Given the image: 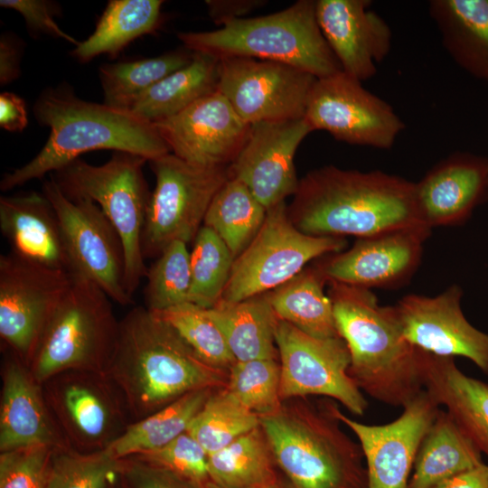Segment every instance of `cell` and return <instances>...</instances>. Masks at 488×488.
<instances>
[{
  "label": "cell",
  "mask_w": 488,
  "mask_h": 488,
  "mask_svg": "<svg viewBox=\"0 0 488 488\" xmlns=\"http://www.w3.org/2000/svg\"><path fill=\"white\" fill-rule=\"evenodd\" d=\"M220 59L193 52L192 61L138 97L129 110L155 124L218 90Z\"/></svg>",
  "instance_id": "f546056e"
},
{
  "label": "cell",
  "mask_w": 488,
  "mask_h": 488,
  "mask_svg": "<svg viewBox=\"0 0 488 488\" xmlns=\"http://www.w3.org/2000/svg\"><path fill=\"white\" fill-rule=\"evenodd\" d=\"M122 478L128 488H208L164 467L137 459H122Z\"/></svg>",
  "instance_id": "f6af8a7d"
},
{
  "label": "cell",
  "mask_w": 488,
  "mask_h": 488,
  "mask_svg": "<svg viewBox=\"0 0 488 488\" xmlns=\"http://www.w3.org/2000/svg\"><path fill=\"white\" fill-rule=\"evenodd\" d=\"M132 457L164 467L202 484L211 482L209 455L187 432L160 448Z\"/></svg>",
  "instance_id": "7bdbcfd3"
},
{
  "label": "cell",
  "mask_w": 488,
  "mask_h": 488,
  "mask_svg": "<svg viewBox=\"0 0 488 488\" xmlns=\"http://www.w3.org/2000/svg\"><path fill=\"white\" fill-rule=\"evenodd\" d=\"M370 0H318L315 14L321 32L346 74L366 80L377 72L391 49L386 21L369 9Z\"/></svg>",
  "instance_id": "7402d4cb"
},
{
  "label": "cell",
  "mask_w": 488,
  "mask_h": 488,
  "mask_svg": "<svg viewBox=\"0 0 488 488\" xmlns=\"http://www.w3.org/2000/svg\"><path fill=\"white\" fill-rule=\"evenodd\" d=\"M0 5L19 13L29 31L63 39L77 46L80 42L61 30L55 20L59 12L56 4L47 0H1Z\"/></svg>",
  "instance_id": "bcb514c9"
},
{
  "label": "cell",
  "mask_w": 488,
  "mask_h": 488,
  "mask_svg": "<svg viewBox=\"0 0 488 488\" xmlns=\"http://www.w3.org/2000/svg\"><path fill=\"white\" fill-rule=\"evenodd\" d=\"M33 114L50 136L31 161L4 174L3 192L52 174L89 151L130 153L147 161L171 153L154 124L130 110L83 100L69 86L42 91Z\"/></svg>",
  "instance_id": "3957f363"
},
{
  "label": "cell",
  "mask_w": 488,
  "mask_h": 488,
  "mask_svg": "<svg viewBox=\"0 0 488 488\" xmlns=\"http://www.w3.org/2000/svg\"><path fill=\"white\" fill-rule=\"evenodd\" d=\"M433 488H488V465L482 463L454 475Z\"/></svg>",
  "instance_id": "f907efd6"
},
{
  "label": "cell",
  "mask_w": 488,
  "mask_h": 488,
  "mask_svg": "<svg viewBox=\"0 0 488 488\" xmlns=\"http://www.w3.org/2000/svg\"><path fill=\"white\" fill-rule=\"evenodd\" d=\"M216 389L189 392L145 418L132 422L108 447L118 459L160 448L187 432Z\"/></svg>",
  "instance_id": "836d02e7"
},
{
  "label": "cell",
  "mask_w": 488,
  "mask_h": 488,
  "mask_svg": "<svg viewBox=\"0 0 488 488\" xmlns=\"http://www.w3.org/2000/svg\"><path fill=\"white\" fill-rule=\"evenodd\" d=\"M111 301L93 281L71 273L27 365L39 383L67 371L107 373L119 330Z\"/></svg>",
  "instance_id": "52a82bcc"
},
{
  "label": "cell",
  "mask_w": 488,
  "mask_h": 488,
  "mask_svg": "<svg viewBox=\"0 0 488 488\" xmlns=\"http://www.w3.org/2000/svg\"><path fill=\"white\" fill-rule=\"evenodd\" d=\"M304 118L312 130H324L351 145L390 149L405 124L392 107L343 70L318 78Z\"/></svg>",
  "instance_id": "5bb4252c"
},
{
  "label": "cell",
  "mask_w": 488,
  "mask_h": 488,
  "mask_svg": "<svg viewBox=\"0 0 488 488\" xmlns=\"http://www.w3.org/2000/svg\"><path fill=\"white\" fill-rule=\"evenodd\" d=\"M209 312L236 361L278 360L275 336L277 317L267 293L238 302L220 300Z\"/></svg>",
  "instance_id": "f1b7e54d"
},
{
  "label": "cell",
  "mask_w": 488,
  "mask_h": 488,
  "mask_svg": "<svg viewBox=\"0 0 488 488\" xmlns=\"http://www.w3.org/2000/svg\"><path fill=\"white\" fill-rule=\"evenodd\" d=\"M177 37L186 49L218 59L271 61L317 79L343 70L321 32L312 0H299L268 15L236 19L213 31L181 32Z\"/></svg>",
  "instance_id": "8992f818"
},
{
  "label": "cell",
  "mask_w": 488,
  "mask_h": 488,
  "mask_svg": "<svg viewBox=\"0 0 488 488\" xmlns=\"http://www.w3.org/2000/svg\"><path fill=\"white\" fill-rule=\"evenodd\" d=\"M1 378L0 452L31 446L68 448L47 406L42 384L26 363L6 348Z\"/></svg>",
  "instance_id": "603a6c76"
},
{
  "label": "cell",
  "mask_w": 488,
  "mask_h": 488,
  "mask_svg": "<svg viewBox=\"0 0 488 488\" xmlns=\"http://www.w3.org/2000/svg\"><path fill=\"white\" fill-rule=\"evenodd\" d=\"M345 238L313 236L291 221L283 202L267 210L250 243L234 259L222 301L238 302L285 284L312 260L344 250Z\"/></svg>",
  "instance_id": "30bf717a"
},
{
  "label": "cell",
  "mask_w": 488,
  "mask_h": 488,
  "mask_svg": "<svg viewBox=\"0 0 488 488\" xmlns=\"http://www.w3.org/2000/svg\"><path fill=\"white\" fill-rule=\"evenodd\" d=\"M210 483L217 488H256L276 483L277 464L259 425L209 455Z\"/></svg>",
  "instance_id": "d6a6232c"
},
{
  "label": "cell",
  "mask_w": 488,
  "mask_h": 488,
  "mask_svg": "<svg viewBox=\"0 0 488 488\" xmlns=\"http://www.w3.org/2000/svg\"><path fill=\"white\" fill-rule=\"evenodd\" d=\"M193 52L176 50L159 56L100 66L99 78L104 103L129 110L135 100L172 72L184 67Z\"/></svg>",
  "instance_id": "d590c367"
},
{
  "label": "cell",
  "mask_w": 488,
  "mask_h": 488,
  "mask_svg": "<svg viewBox=\"0 0 488 488\" xmlns=\"http://www.w3.org/2000/svg\"><path fill=\"white\" fill-rule=\"evenodd\" d=\"M276 344L280 366L282 401L321 396L362 416L368 402L349 375L351 356L340 337L315 338L277 318Z\"/></svg>",
  "instance_id": "4fadbf2b"
},
{
  "label": "cell",
  "mask_w": 488,
  "mask_h": 488,
  "mask_svg": "<svg viewBox=\"0 0 488 488\" xmlns=\"http://www.w3.org/2000/svg\"><path fill=\"white\" fill-rule=\"evenodd\" d=\"M311 132L304 117L251 125L245 145L228 166L229 177L243 183L267 210L286 202L298 188L296 152Z\"/></svg>",
  "instance_id": "44dd1931"
},
{
  "label": "cell",
  "mask_w": 488,
  "mask_h": 488,
  "mask_svg": "<svg viewBox=\"0 0 488 488\" xmlns=\"http://www.w3.org/2000/svg\"><path fill=\"white\" fill-rule=\"evenodd\" d=\"M287 213L299 230L322 237L360 239L425 226L417 210L415 183L381 171L333 165L299 180Z\"/></svg>",
  "instance_id": "6da1fadb"
},
{
  "label": "cell",
  "mask_w": 488,
  "mask_h": 488,
  "mask_svg": "<svg viewBox=\"0 0 488 488\" xmlns=\"http://www.w3.org/2000/svg\"><path fill=\"white\" fill-rule=\"evenodd\" d=\"M42 192L58 216L70 273L90 279L121 305L133 304L125 285L123 242L102 210L91 200L69 198L52 176Z\"/></svg>",
  "instance_id": "7c38bea8"
},
{
  "label": "cell",
  "mask_w": 488,
  "mask_h": 488,
  "mask_svg": "<svg viewBox=\"0 0 488 488\" xmlns=\"http://www.w3.org/2000/svg\"><path fill=\"white\" fill-rule=\"evenodd\" d=\"M267 209L240 181L229 178L213 198L203 226L213 230L236 258L260 230Z\"/></svg>",
  "instance_id": "e575fe53"
},
{
  "label": "cell",
  "mask_w": 488,
  "mask_h": 488,
  "mask_svg": "<svg viewBox=\"0 0 488 488\" xmlns=\"http://www.w3.org/2000/svg\"><path fill=\"white\" fill-rule=\"evenodd\" d=\"M234 259L221 239L210 228L202 226L190 251L189 303L203 308L213 307L221 299Z\"/></svg>",
  "instance_id": "74e56055"
},
{
  "label": "cell",
  "mask_w": 488,
  "mask_h": 488,
  "mask_svg": "<svg viewBox=\"0 0 488 488\" xmlns=\"http://www.w3.org/2000/svg\"><path fill=\"white\" fill-rule=\"evenodd\" d=\"M71 282V273L0 256V338L28 365L41 335Z\"/></svg>",
  "instance_id": "9a60e30c"
},
{
  "label": "cell",
  "mask_w": 488,
  "mask_h": 488,
  "mask_svg": "<svg viewBox=\"0 0 488 488\" xmlns=\"http://www.w3.org/2000/svg\"><path fill=\"white\" fill-rule=\"evenodd\" d=\"M462 296V288L453 285L433 297L407 295L393 306L412 346L440 357L466 358L488 375V333L466 319Z\"/></svg>",
  "instance_id": "ac0fdd59"
},
{
  "label": "cell",
  "mask_w": 488,
  "mask_h": 488,
  "mask_svg": "<svg viewBox=\"0 0 488 488\" xmlns=\"http://www.w3.org/2000/svg\"><path fill=\"white\" fill-rule=\"evenodd\" d=\"M418 350L424 389L488 457V383L465 374L454 358Z\"/></svg>",
  "instance_id": "484cf974"
},
{
  "label": "cell",
  "mask_w": 488,
  "mask_h": 488,
  "mask_svg": "<svg viewBox=\"0 0 488 488\" xmlns=\"http://www.w3.org/2000/svg\"><path fill=\"white\" fill-rule=\"evenodd\" d=\"M259 425L257 414L244 407L226 388H220L211 392L187 433L211 455Z\"/></svg>",
  "instance_id": "8d00e7d4"
},
{
  "label": "cell",
  "mask_w": 488,
  "mask_h": 488,
  "mask_svg": "<svg viewBox=\"0 0 488 488\" xmlns=\"http://www.w3.org/2000/svg\"><path fill=\"white\" fill-rule=\"evenodd\" d=\"M209 16L217 25L244 18L252 10L265 5L262 0H207Z\"/></svg>",
  "instance_id": "c3c4849f"
},
{
  "label": "cell",
  "mask_w": 488,
  "mask_h": 488,
  "mask_svg": "<svg viewBox=\"0 0 488 488\" xmlns=\"http://www.w3.org/2000/svg\"><path fill=\"white\" fill-rule=\"evenodd\" d=\"M23 42L13 33H2L0 37V84L12 83L21 75Z\"/></svg>",
  "instance_id": "7dc6e473"
},
{
  "label": "cell",
  "mask_w": 488,
  "mask_h": 488,
  "mask_svg": "<svg viewBox=\"0 0 488 488\" xmlns=\"http://www.w3.org/2000/svg\"><path fill=\"white\" fill-rule=\"evenodd\" d=\"M338 335L351 356L349 375L370 397L404 407L424 390L418 350L404 338L394 306L371 289L328 283Z\"/></svg>",
  "instance_id": "277c9868"
},
{
  "label": "cell",
  "mask_w": 488,
  "mask_h": 488,
  "mask_svg": "<svg viewBox=\"0 0 488 488\" xmlns=\"http://www.w3.org/2000/svg\"><path fill=\"white\" fill-rule=\"evenodd\" d=\"M123 461L109 448L80 453L54 449L46 488H109L122 474Z\"/></svg>",
  "instance_id": "ab89813d"
},
{
  "label": "cell",
  "mask_w": 488,
  "mask_h": 488,
  "mask_svg": "<svg viewBox=\"0 0 488 488\" xmlns=\"http://www.w3.org/2000/svg\"><path fill=\"white\" fill-rule=\"evenodd\" d=\"M0 230L14 254L70 273L58 216L43 192L1 196Z\"/></svg>",
  "instance_id": "d4e9b609"
},
{
  "label": "cell",
  "mask_w": 488,
  "mask_h": 488,
  "mask_svg": "<svg viewBox=\"0 0 488 488\" xmlns=\"http://www.w3.org/2000/svg\"><path fill=\"white\" fill-rule=\"evenodd\" d=\"M325 283L314 266L267 295L278 319L315 338L337 337L333 303L324 291Z\"/></svg>",
  "instance_id": "1f68e13d"
},
{
  "label": "cell",
  "mask_w": 488,
  "mask_h": 488,
  "mask_svg": "<svg viewBox=\"0 0 488 488\" xmlns=\"http://www.w3.org/2000/svg\"><path fill=\"white\" fill-rule=\"evenodd\" d=\"M332 409L356 436L366 463L367 488H409L420 444L440 406L425 389L403 407L400 416L384 425H366L343 414L333 400Z\"/></svg>",
  "instance_id": "e0dca14e"
},
{
  "label": "cell",
  "mask_w": 488,
  "mask_h": 488,
  "mask_svg": "<svg viewBox=\"0 0 488 488\" xmlns=\"http://www.w3.org/2000/svg\"><path fill=\"white\" fill-rule=\"evenodd\" d=\"M165 321L183 341L208 364L230 371L236 360L209 308L184 303L154 312Z\"/></svg>",
  "instance_id": "f35d334b"
},
{
  "label": "cell",
  "mask_w": 488,
  "mask_h": 488,
  "mask_svg": "<svg viewBox=\"0 0 488 488\" xmlns=\"http://www.w3.org/2000/svg\"><path fill=\"white\" fill-rule=\"evenodd\" d=\"M482 463V452L474 441L447 410L440 408L420 444L408 486L433 488Z\"/></svg>",
  "instance_id": "83f0119b"
},
{
  "label": "cell",
  "mask_w": 488,
  "mask_h": 488,
  "mask_svg": "<svg viewBox=\"0 0 488 488\" xmlns=\"http://www.w3.org/2000/svg\"><path fill=\"white\" fill-rule=\"evenodd\" d=\"M154 126L172 154L201 166H229L251 129L218 90Z\"/></svg>",
  "instance_id": "ffe728a7"
},
{
  "label": "cell",
  "mask_w": 488,
  "mask_h": 488,
  "mask_svg": "<svg viewBox=\"0 0 488 488\" xmlns=\"http://www.w3.org/2000/svg\"><path fill=\"white\" fill-rule=\"evenodd\" d=\"M314 75L253 58L220 59L218 91L249 125L303 118Z\"/></svg>",
  "instance_id": "2e32d148"
},
{
  "label": "cell",
  "mask_w": 488,
  "mask_h": 488,
  "mask_svg": "<svg viewBox=\"0 0 488 488\" xmlns=\"http://www.w3.org/2000/svg\"><path fill=\"white\" fill-rule=\"evenodd\" d=\"M28 124L24 100L13 92L0 94V127L10 132H22Z\"/></svg>",
  "instance_id": "681fc988"
},
{
  "label": "cell",
  "mask_w": 488,
  "mask_h": 488,
  "mask_svg": "<svg viewBox=\"0 0 488 488\" xmlns=\"http://www.w3.org/2000/svg\"><path fill=\"white\" fill-rule=\"evenodd\" d=\"M146 162L137 155L115 152L103 164L77 158L51 174L69 198L97 203L117 230L125 249L126 289L132 298L147 271L141 246L151 195L143 171Z\"/></svg>",
  "instance_id": "ba28073f"
},
{
  "label": "cell",
  "mask_w": 488,
  "mask_h": 488,
  "mask_svg": "<svg viewBox=\"0 0 488 488\" xmlns=\"http://www.w3.org/2000/svg\"><path fill=\"white\" fill-rule=\"evenodd\" d=\"M333 401L294 398L259 416L277 466L293 488H367L361 446L341 427Z\"/></svg>",
  "instance_id": "5b68a950"
},
{
  "label": "cell",
  "mask_w": 488,
  "mask_h": 488,
  "mask_svg": "<svg viewBox=\"0 0 488 488\" xmlns=\"http://www.w3.org/2000/svg\"><path fill=\"white\" fill-rule=\"evenodd\" d=\"M109 488H128V486L127 485V483L123 480L122 474H121V478L115 484L110 486Z\"/></svg>",
  "instance_id": "816d5d0a"
},
{
  "label": "cell",
  "mask_w": 488,
  "mask_h": 488,
  "mask_svg": "<svg viewBox=\"0 0 488 488\" xmlns=\"http://www.w3.org/2000/svg\"><path fill=\"white\" fill-rule=\"evenodd\" d=\"M42 386L61 436L75 451L108 449L133 422L122 394L106 372L67 371Z\"/></svg>",
  "instance_id": "8fae6325"
},
{
  "label": "cell",
  "mask_w": 488,
  "mask_h": 488,
  "mask_svg": "<svg viewBox=\"0 0 488 488\" xmlns=\"http://www.w3.org/2000/svg\"><path fill=\"white\" fill-rule=\"evenodd\" d=\"M208 488H217V487L214 486L212 483H208ZM256 488H280V487L277 484V482H276V483H270V484H267V485H263V486H259V487H256Z\"/></svg>",
  "instance_id": "f5cc1de1"
},
{
  "label": "cell",
  "mask_w": 488,
  "mask_h": 488,
  "mask_svg": "<svg viewBox=\"0 0 488 488\" xmlns=\"http://www.w3.org/2000/svg\"><path fill=\"white\" fill-rule=\"evenodd\" d=\"M145 307L152 312L189 303L190 250L183 241L170 243L146 271Z\"/></svg>",
  "instance_id": "60d3db41"
},
{
  "label": "cell",
  "mask_w": 488,
  "mask_h": 488,
  "mask_svg": "<svg viewBox=\"0 0 488 488\" xmlns=\"http://www.w3.org/2000/svg\"><path fill=\"white\" fill-rule=\"evenodd\" d=\"M107 374L123 396L133 422L202 389L226 388L229 372L205 362L145 306L120 321Z\"/></svg>",
  "instance_id": "7a4b0ae2"
},
{
  "label": "cell",
  "mask_w": 488,
  "mask_h": 488,
  "mask_svg": "<svg viewBox=\"0 0 488 488\" xmlns=\"http://www.w3.org/2000/svg\"><path fill=\"white\" fill-rule=\"evenodd\" d=\"M428 12L454 61L488 80V0H431Z\"/></svg>",
  "instance_id": "4316f807"
},
{
  "label": "cell",
  "mask_w": 488,
  "mask_h": 488,
  "mask_svg": "<svg viewBox=\"0 0 488 488\" xmlns=\"http://www.w3.org/2000/svg\"><path fill=\"white\" fill-rule=\"evenodd\" d=\"M226 389L258 417L276 411L282 404L278 360L236 361L229 371Z\"/></svg>",
  "instance_id": "b9f144b4"
},
{
  "label": "cell",
  "mask_w": 488,
  "mask_h": 488,
  "mask_svg": "<svg viewBox=\"0 0 488 488\" xmlns=\"http://www.w3.org/2000/svg\"><path fill=\"white\" fill-rule=\"evenodd\" d=\"M162 0H110L96 28L80 42L71 55L86 63L107 54L116 57L136 38L154 33L160 24Z\"/></svg>",
  "instance_id": "4dcf8cb0"
},
{
  "label": "cell",
  "mask_w": 488,
  "mask_h": 488,
  "mask_svg": "<svg viewBox=\"0 0 488 488\" xmlns=\"http://www.w3.org/2000/svg\"><path fill=\"white\" fill-rule=\"evenodd\" d=\"M53 450L31 446L0 452V488H46Z\"/></svg>",
  "instance_id": "ee69618b"
},
{
  "label": "cell",
  "mask_w": 488,
  "mask_h": 488,
  "mask_svg": "<svg viewBox=\"0 0 488 488\" xmlns=\"http://www.w3.org/2000/svg\"><path fill=\"white\" fill-rule=\"evenodd\" d=\"M431 229L417 226L357 239L348 249L320 258L315 267L327 283L362 288H398L421 262Z\"/></svg>",
  "instance_id": "d6986e66"
},
{
  "label": "cell",
  "mask_w": 488,
  "mask_h": 488,
  "mask_svg": "<svg viewBox=\"0 0 488 488\" xmlns=\"http://www.w3.org/2000/svg\"><path fill=\"white\" fill-rule=\"evenodd\" d=\"M155 177L142 234V253L156 258L172 242H192L229 180L228 166H201L172 153L148 161Z\"/></svg>",
  "instance_id": "9c48e42d"
},
{
  "label": "cell",
  "mask_w": 488,
  "mask_h": 488,
  "mask_svg": "<svg viewBox=\"0 0 488 488\" xmlns=\"http://www.w3.org/2000/svg\"><path fill=\"white\" fill-rule=\"evenodd\" d=\"M488 199V158L456 153L415 183V201L421 222L433 229L465 221Z\"/></svg>",
  "instance_id": "cb8c5ba5"
}]
</instances>
